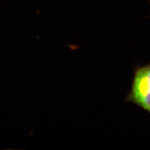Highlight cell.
<instances>
[{"label":"cell","mask_w":150,"mask_h":150,"mask_svg":"<svg viewBox=\"0 0 150 150\" xmlns=\"http://www.w3.org/2000/svg\"><path fill=\"white\" fill-rule=\"evenodd\" d=\"M127 101L150 114V63L135 69Z\"/></svg>","instance_id":"1"}]
</instances>
